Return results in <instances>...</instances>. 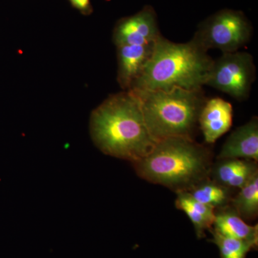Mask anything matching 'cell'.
<instances>
[{"instance_id":"5b68a950","label":"cell","mask_w":258,"mask_h":258,"mask_svg":"<svg viewBox=\"0 0 258 258\" xmlns=\"http://www.w3.org/2000/svg\"><path fill=\"white\" fill-rule=\"evenodd\" d=\"M252 27L243 13L225 10L200 25L191 41L203 50L219 49L223 53L240 50L250 40Z\"/></svg>"},{"instance_id":"30bf717a","label":"cell","mask_w":258,"mask_h":258,"mask_svg":"<svg viewBox=\"0 0 258 258\" xmlns=\"http://www.w3.org/2000/svg\"><path fill=\"white\" fill-rule=\"evenodd\" d=\"M154 42L148 45L116 47L117 82L123 91L130 89L135 80L139 77L152 54Z\"/></svg>"},{"instance_id":"7c38bea8","label":"cell","mask_w":258,"mask_h":258,"mask_svg":"<svg viewBox=\"0 0 258 258\" xmlns=\"http://www.w3.org/2000/svg\"><path fill=\"white\" fill-rule=\"evenodd\" d=\"M214 230L222 235L246 241L257 247L258 226L247 225L232 206L216 209Z\"/></svg>"},{"instance_id":"5bb4252c","label":"cell","mask_w":258,"mask_h":258,"mask_svg":"<svg viewBox=\"0 0 258 258\" xmlns=\"http://www.w3.org/2000/svg\"><path fill=\"white\" fill-rule=\"evenodd\" d=\"M230 189L208 177L195 185L187 192L195 200L216 210L228 206L232 201Z\"/></svg>"},{"instance_id":"ba28073f","label":"cell","mask_w":258,"mask_h":258,"mask_svg":"<svg viewBox=\"0 0 258 258\" xmlns=\"http://www.w3.org/2000/svg\"><path fill=\"white\" fill-rule=\"evenodd\" d=\"M233 109L229 102L220 98L206 100L199 116V124L208 144H214L232 125Z\"/></svg>"},{"instance_id":"2e32d148","label":"cell","mask_w":258,"mask_h":258,"mask_svg":"<svg viewBox=\"0 0 258 258\" xmlns=\"http://www.w3.org/2000/svg\"><path fill=\"white\" fill-rule=\"evenodd\" d=\"M210 230L212 235L211 242L218 247L221 258H246L251 249L256 248L246 241L222 235L214 229Z\"/></svg>"},{"instance_id":"8992f818","label":"cell","mask_w":258,"mask_h":258,"mask_svg":"<svg viewBox=\"0 0 258 258\" xmlns=\"http://www.w3.org/2000/svg\"><path fill=\"white\" fill-rule=\"evenodd\" d=\"M256 78L253 57L246 52L223 53L212 62L205 86L227 93L239 101L247 99Z\"/></svg>"},{"instance_id":"52a82bcc","label":"cell","mask_w":258,"mask_h":258,"mask_svg":"<svg viewBox=\"0 0 258 258\" xmlns=\"http://www.w3.org/2000/svg\"><path fill=\"white\" fill-rule=\"evenodd\" d=\"M161 36L155 12L146 6L137 14L120 20L115 25L112 39L118 47L148 45Z\"/></svg>"},{"instance_id":"277c9868","label":"cell","mask_w":258,"mask_h":258,"mask_svg":"<svg viewBox=\"0 0 258 258\" xmlns=\"http://www.w3.org/2000/svg\"><path fill=\"white\" fill-rule=\"evenodd\" d=\"M128 91L138 98L148 130L156 142L170 137L193 139L207 100L203 88Z\"/></svg>"},{"instance_id":"9a60e30c","label":"cell","mask_w":258,"mask_h":258,"mask_svg":"<svg viewBox=\"0 0 258 258\" xmlns=\"http://www.w3.org/2000/svg\"><path fill=\"white\" fill-rule=\"evenodd\" d=\"M240 189L231 201L232 207L241 218L253 220L258 214V174Z\"/></svg>"},{"instance_id":"7a4b0ae2","label":"cell","mask_w":258,"mask_h":258,"mask_svg":"<svg viewBox=\"0 0 258 258\" xmlns=\"http://www.w3.org/2000/svg\"><path fill=\"white\" fill-rule=\"evenodd\" d=\"M211 160L210 149L194 139L170 137L157 142L133 165L142 179L178 192L188 191L210 177Z\"/></svg>"},{"instance_id":"8fae6325","label":"cell","mask_w":258,"mask_h":258,"mask_svg":"<svg viewBox=\"0 0 258 258\" xmlns=\"http://www.w3.org/2000/svg\"><path fill=\"white\" fill-rule=\"evenodd\" d=\"M256 162L247 159H219L218 162L212 166V179L230 189H241L258 174Z\"/></svg>"},{"instance_id":"3957f363","label":"cell","mask_w":258,"mask_h":258,"mask_svg":"<svg viewBox=\"0 0 258 258\" xmlns=\"http://www.w3.org/2000/svg\"><path fill=\"white\" fill-rule=\"evenodd\" d=\"M213 60L191 40L175 43L161 35L130 89H201Z\"/></svg>"},{"instance_id":"e0dca14e","label":"cell","mask_w":258,"mask_h":258,"mask_svg":"<svg viewBox=\"0 0 258 258\" xmlns=\"http://www.w3.org/2000/svg\"><path fill=\"white\" fill-rule=\"evenodd\" d=\"M71 5L83 15H89L92 13L93 8L91 0H69Z\"/></svg>"},{"instance_id":"4fadbf2b","label":"cell","mask_w":258,"mask_h":258,"mask_svg":"<svg viewBox=\"0 0 258 258\" xmlns=\"http://www.w3.org/2000/svg\"><path fill=\"white\" fill-rule=\"evenodd\" d=\"M176 208L185 212L195 229L198 238L205 237V231L210 230L215 218V209L195 200L187 191L176 192Z\"/></svg>"},{"instance_id":"9c48e42d","label":"cell","mask_w":258,"mask_h":258,"mask_svg":"<svg viewBox=\"0 0 258 258\" xmlns=\"http://www.w3.org/2000/svg\"><path fill=\"white\" fill-rule=\"evenodd\" d=\"M218 159L258 160V120L253 117L231 133L222 146Z\"/></svg>"},{"instance_id":"6da1fadb","label":"cell","mask_w":258,"mask_h":258,"mask_svg":"<svg viewBox=\"0 0 258 258\" xmlns=\"http://www.w3.org/2000/svg\"><path fill=\"white\" fill-rule=\"evenodd\" d=\"M89 125L100 151L132 163L145 157L157 143L148 130L138 98L130 91L108 96L93 110Z\"/></svg>"}]
</instances>
